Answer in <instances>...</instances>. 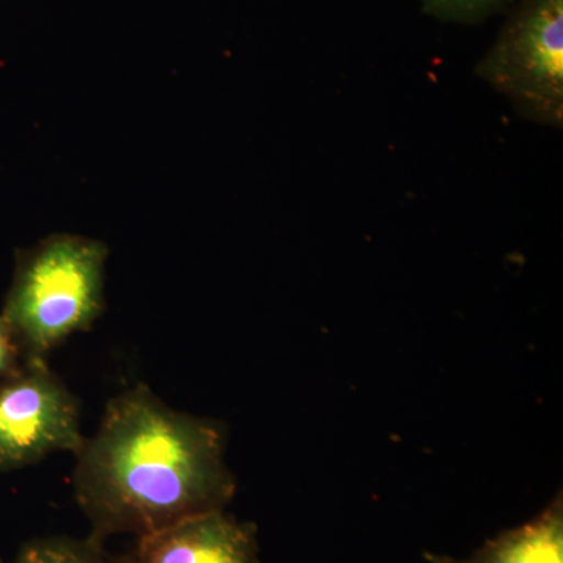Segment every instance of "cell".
Listing matches in <instances>:
<instances>
[{"mask_svg":"<svg viewBox=\"0 0 563 563\" xmlns=\"http://www.w3.org/2000/svg\"><path fill=\"white\" fill-rule=\"evenodd\" d=\"M76 455L74 492L99 540L220 512L236 492L220 422L177 412L144 384L111 399Z\"/></svg>","mask_w":563,"mask_h":563,"instance_id":"cell-1","label":"cell"},{"mask_svg":"<svg viewBox=\"0 0 563 563\" xmlns=\"http://www.w3.org/2000/svg\"><path fill=\"white\" fill-rule=\"evenodd\" d=\"M107 258L106 243L70 233H55L18 254L2 314L27 361H47L101 317Z\"/></svg>","mask_w":563,"mask_h":563,"instance_id":"cell-2","label":"cell"},{"mask_svg":"<svg viewBox=\"0 0 563 563\" xmlns=\"http://www.w3.org/2000/svg\"><path fill=\"white\" fill-rule=\"evenodd\" d=\"M476 76L536 124H563V0H517Z\"/></svg>","mask_w":563,"mask_h":563,"instance_id":"cell-3","label":"cell"},{"mask_svg":"<svg viewBox=\"0 0 563 563\" xmlns=\"http://www.w3.org/2000/svg\"><path fill=\"white\" fill-rule=\"evenodd\" d=\"M85 439L79 401L47 361H27L16 376L0 383V474L52 453L77 454Z\"/></svg>","mask_w":563,"mask_h":563,"instance_id":"cell-4","label":"cell"},{"mask_svg":"<svg viewBox=\"0 0 563 563\" xmlns=\"http://www.w3.org/2000/svg\"><path fill=\"white\" fill-rule=\"evenodd\" d=\"M118 563H261L257 528L211 512L139 537Z\"/></svg>","mask_w":563,"mask_h":563,"instance_id":"cell-5","label":"cell"},{"mask_svg":"<svg viewBox=\"0 0 563 563\" xmlns=\"http://www.w3.org/2000/svg\"><path fill=\"white\" fill-rule=\"evenodd\" d=\"M429 563H563L562 493L528 523L488 540L468 559L424 554Z\"/></svg>","mask_w":563,"mask_h":563,"instance_id":"cell-6","label":"cell"},{"mask_svg":"<svg viewBox=\"0 0 563 563\" xmlns=\"http://www.w3.org/2000/svg\"><path fill=\"white\" fill-rule=\"evenodd\" d=\"M102 540L49 537L25 543L13 563H118L102 548Z\"/></svg>","mask_w":563,"mask_h":563,"instance_id":"cell-7","label":"cell"},{"mask_svg":"<svg viewBox=\"0 0 563 563\" xmlns=\"http://www.w3.org/2000/svg\"><path fill=\"white\" fill-rule=\"evenodd\" d=\"M429 16L451 24L474 25L510 9L517 0H418Z\"/></svg>","mask_w":563,"mask_h":563,"instance_id":"cell-8","label":"cell"},{"mask_svg":"<svg viewBox=\"0 0 563 563\" xmlns=\"http://www.w3.org/2000/svg\"><path fill=\"white\" fill-rule=\"evenodd\" d=\"M27 358L9 321L0 313V383L11 379L24 368Z\"/></svg>","mask_w":563,"mask_h":563,"instance_id":"cell-9","label":"cell"}]
</instances>
